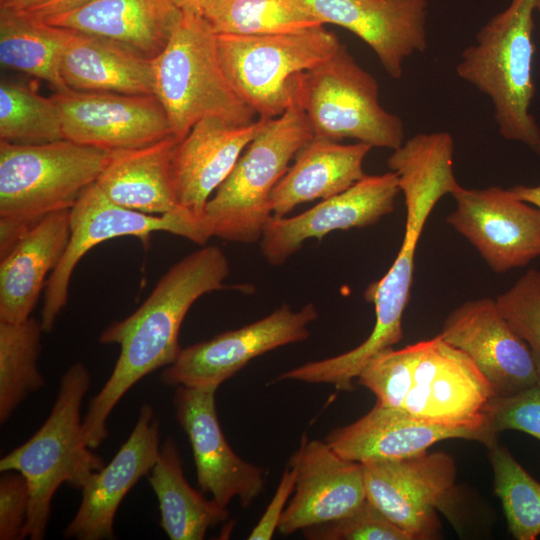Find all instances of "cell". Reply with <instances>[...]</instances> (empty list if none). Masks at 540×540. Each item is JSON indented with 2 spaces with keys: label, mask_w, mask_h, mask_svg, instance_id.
<instances>
[{
  "label": "cell",
  "mask_w": 540,
  "mask_h": 540,
  "mask_svg": "<svg viewBox=\"0 0 540 540\" xmlns=\"http://www.w3.org/2000/svg\"><path fill=\"white\" fill-rule=\"evenodd\" d=\"M229 272L224 251L217 245H203L173 264L133 313L101 332L100 343L118 344L120 354L82 422L83 438L91 449L107 438L108 417L127 391L177 359L186 314L201 296L224 288Z\"/></svg>",
  "instance_id": "6da1fadb"
},
{
  "label": "cell",
  "mask_w": 540,
  "mask_h": 540,
  "mask_svg": "<svg viewBox=\"0 0 540 540\" xmlns=\"http://www.w3.org/2000/svg\"><path fill=\"white\" fill-rule=\"evenodd\" d=\"M110 156L68 139L35 145L0 140V254L47 215L70 210Z\"/></svg>",
  "instance_id": "7a4b0ae2"
},
{
  "label": "cell",
  "mask_w": 540,
  "mask_h": 540,
  "mask_svg": "<svg viewBox=\"0 0 540 540\" xmlns=\"http://www.w3.org/2000/svg\"><path fill=\"white\" fill-rule=\"evenodd\" d=\"M536 0H511L481 27L456 65L457 75L491 101L499 134L540 156V125L531 113Z\"/></svg>",
  "instance_id": "3957f363"
},
{
  "label": "cell",
  "mask_w": 540,
  "mask_h": 540,
  "mask_svg": "<svg viewBox=\"0 0 540 540\" xmlns=\"http://www.w3.org/2000/svg\"><path fill=\"white\" fill-rule=\"evenodd\" d=\"M91 383L87 367L76 362L66 369L43 425L0 460V471H16L28 481L30 506L23 539L45 538L51 504L64 483L81 490L105 464L83 438L81 405Z\"/></svg>",
  "instance_id": "277c9868"
},
{
  "label": "cell",
  "mask_w": 540,
  "mask_h": 540,
  "mask_svg": "<svg viewBox=\"0 0 540 540\" xmlns=\"http://www.w3.org/2000/svg\"><path fill=\"white\" fill-rule=\"evenodd\" d=\"M153 95L181 140L209 117L244 125L256 113L235 92L223 70L217 34L199 14L182 12L162 52L152 59Z\"/></svg>",
  "instance_id": "5b68a950"
},
{
  "label": "cell",
  "mask_w": 540,
  "mask_h": 540,
  "mask_svg": "<svg viewBox=\"0 0 540 540\" xmlns=\"http://www.w3.org/2000/svg\"><path fill=\"white\" fill-rule=\"evenodd\" d=\"M312 137L296 104L267 119L205 206L202 220L209 236L239 243L259 241L273 217V190Z\"/></svg>",
  "instance_id": "8992f818"
},
{
  "label": "cell",
  "mask_w": 540,
  "mask_h": 540,
  "mask_svg": "<svg viewBox=\"0 0 540 540\" xmlns=\"http://www.w3.org/2000/svg\"><path fill=\"white\" fill-rule=\"evenodd\" d=\"M324 25L294 32L217 34L225 75L260 118H274L295 104L301 75L341 45Z\"/></svg>",
  "instance_id": "52a82bcc"
},
{
  "label": "cell",
  "mask_w": 540,
  "mask_h": 540,
  "mask_svg": "<svg viewBox=\"0 0 540 540\" xmlns=\"http://www.w3.org/2000/svg\"><path fill=\"white\" fill-rule=\"evenodd\" d=\"M295 104L314 137L339 142L349 138L391 150L404 142L401 118L380 104L377 80L343 44L301 75Z\"/></svg>",
  "instance_id": "ba28073f"
},
{
  "label": "cell",
  "mask_w": 540,
  "mask_h": 540,
  "mask_svg": "<svg viewBox=\"0 0 540 540\" xmlns=\"http://www.w3.org/2000/svg\"><path fill=\"white\" fill-rule=\"evenodd\" d=\"M414 344V358L401 409L422 421L468 430L487 447V411L496 397L475 362L440 334Z\"/></svg>",
  "instance_id": "9c48e42d"
},
{
  "label": "cell",
  "mask_w": 540,
  "mask_h": 540,
  "mask_svg": "<svg viewBox=\"0 0 540 540\" xmlns=\"http://www.w3.org/2000/svg\"><path fill=\"white\" fill-rule=\"evenodd\" d=\"M154 232H168L200 246L210 239L202 221L179 209L164 215H151L120 206L95 184L70 209V237L58 265L44 290L41 324L49 333L66 306L73 271L81 258L98 244L124 236L148 240Z\"/></svg>",
  "instance_id": "30bf717a"
},
{
  "label": "cell",
  "mask_w": 540,
  "mask_h": 540,
  "mask_svg": "<svg viewBox=\"0 0 540 540\" xmlns=\"http://www.w3.org/2000/svg\"><path fill=\"white\" fill-rule=\"evenodd\" d=\"M366 498L412 540L437 536V511L449 515L456 483L454 459L444 452L362 464Z\"/></svg>",
  "instance_id": "8fae6325"
},
{
  "label": "cell",
  "mask_w": 540,
  "mask_h": 540,
  "mask_svg": "<svg viewBox=\"0 0 540 540\" xmlns=\"http://www.w3.org/2000/svg\"><path fill=\"white\" fill-rule=\"evenodd\" d=\"M318 310L308 303L294 311L283 304L251 324L220 333L181 349L162 372L167 386H216L233 377L254 358L276 348L306 340Z\"/></svg>",
  "instance_id": "7c38bea8"
},
{
  "label": "cell",
  "mask_w": 540,
  "mask_h": 540,
  "mask_svg": "<svg viewBox=\"0 0 540 540\" xmlns=\"http://www.w3.org/2000/svg\"><path fill=\"white\" fill-rule=\"evenodd\" d=\"M451 196L446 222L464 236L495 273L526 266L540 256V209L499 186L465 188Z\"/></svg>",
  "instance_id": "4fadbf2b"
},
{
  "label": "cell",
  "mask_w": 540,
  "mask_h": 540,
  "mask_svg": "<svg viewBox=\"0 0 540 540\" xmlns=\"http://www.w3.org/2000/svg\"><path fill=\"white\" fill-rule=\"evenodd\" d=\"M65 139L117 151L172 136L167 114L154 95L115 92H54ZM174 136V135H173Z\"/></svg>",
  "instance_id": "5bb4252c"
},
{
  "label": "cell",
  "mask_w": 540,
  "mask_h": 540,
  "mask_svg": "<svg viewBox=\"0 0 540 540\" xmlns=\"http://www.w3.org/2000/svg\"><path fill=\"white\" fill-rule=\"evenodd\" d=\"M216 386H177L173 398L176 419L188 436L200 490L227 507L238 498L249 507L265 485V470L244 461L227 442L218 420Z\"/></svg>",
  "instance_id": "9a60e30c"
},
{
  "label": "cell",
  "mask_w": 540,
  "mask_h": 540,
  "mask_svg": "<svg viewBox=\"0 0 540 540\" xmlns=\"http://www.w3.org/2000/svg\"><path fill=\"white\" fill-rule=\"evenodd\" d=\"M394 171L365 175L347 190L322 200L292 217H272L259 239L263 257L271 265H282L308 239H321L336 230L364 228L394 211L400 193Z\"/></svg>",
  "instance_id": "2e32d148"
},
{
  "label": "cell",
  "mask_w": 540,
  "mask_h": 540,
  "mask_svg": "<svg viewBox=\"0 0 540 540\" xmlns=\"http://www.w3.org/2000/svg\"><path fill=\"white\" fill-rule=\"evenodd\" d=\"M439 334L475 362L496 397L537 385L530 350L501 314L496 300L485 297L461 304L447 316Z\"/></svg>",
  "instance_id": "e0dca14e"
},
{
  "label": "cell",
  "mask_w": 540,
  "mask_h": 540,
  "mask_svg": "<svg viewBox=\"0 0 540 540\" xmlns=\"http://www.w3.org/2000/svg\"><path fill=\"white\" fill-rule=\"evenodd\" d=\"M292 456L297 478L278 526L282 535L340 519L366 499L362 464L341 457L326 441L304 434Z\"/></svg>",
  "instance_id": "ac0fdd59"
},
{
  "label": "cell",
  "mask_w": 540,
  "mask_h": 540,
  "mask_svg": "<svg viewBox=\"0 0 540 540\" xmlns=\"http://www.w3.org/2000/svg\"><path fill=\"white\" fill-rule=\"evenodd\" d=\"M160 423L150 404L140 408L135 426L112 460L81 489L82 499L64 537L113 539L116 512L127 493L154 466L160 445Z\"/></svg>",
  "instance_id": "d6986e66"
},
{
  "label": "cell",
  "mask_w": 540,
  "mask_h": 540,
  "mask_svg": "<svg viewBox=\"0 0 540 540\" xmlns=\"http://www.w3.org/2000/svg\"><path fill=\"white\" fill-rule=\"evenodd\" d=\"M319 20L362 39L393 79L403 63L427 47V0H305Z\"/></svg>",
  "instance_id": "ffe728a7"
},
{
  "label": "cell",
  "mask_w": 540,
  "mask_h": 540,
  "mask_svg": "<svg viewBox=\"0 0 540 540\" xmlns=\"http://www.w3.org/2000/svg\"><path fill=\"white\" fill-rule=\"evenodd\" d=\"M267 119L259 117L237 125L216 117L204 118L178 141L172 170L181 209L203 222L208 200Z\"/></svg>",
  "instance_id": "44dd1931"
},
{
  "label": "cell",
  "mask_w": 540,
  "mask_h": 540,
  "mask_svg": "<svg viewBox=\"0 0 540 540\" xmlns=\"http://www.w3.org/2000/svg\"><path fill=\"white\" fill-rule=\"evenodd\" d=\"M181 17L182 11L172 0H87L40 20L111 40L154 59Z\"/></svg>",
  "instance_id": "7402d4cb"
},
{
  "label": "cell",
  "mask_w": 540,
  "mask_h": 540,
  "mask_svg": "<svg viewBox=\"0 0 540 540\" xmlns=\"http://www.w3.org/2000/svg\"><path fill=\"white\" fill-rule=\"evenodd\" d=\"M447 439L480 442L474 432L434 425L376 403L358 420L329 432L325 441L341 457L364 464L413 457Z\"/></svg>",
  "instance_id": "603a6c76"
},
{
  "label": "cell",
  "mask_w": 540,
  "mask_h": 540,
  "mask_svg": "<svg viewBox=\"0 0 540 540\" xmlns=\"http://www.w3.org/2000/svg\"><path fill=\"white\" fill-rule=\"evenodd\" d=\"M69 237L70 210L58 211L44 217L1 255L0 321L30 318Z\"/></svg>",
  "instance_id": "cb8c5ba5"
},
{
  "label": "cell",
  "mask_w": 540,
  "mask_h": 540,
  "mask_svg": "<svg viewBox=\"0 0 540 540\" xmlns=\"http://www.w3.org/2000/svg\"><path fill=\"white\" fill-rule=\"evenodd\" d=\"M59 28V69L67 88L153 95L152 59L111 40Z\"/></svg>",
  "instance_id": "d4e9b609"
},
{
  "label": "cell",
  "mask_w": 540,
  "mask_h": 540,
  "mask_svg": "<svg viewBox=\"0 0 540 540\" xmlns=\"http://www.w3.org/2000/svg\"><path fill=\"white\" fill-rule=\"evenodd\" d=\"M371 149L363 142L342 144L313 136L273 190V216L284 217L301 203L347 190L366 175L363 162Z\"/></svg>",
  "instance_id": "484cf974"
},
{
  "label": "cell",
  "mask_w": 540,
  "mask_h": 540,
  "mask_svg": "<svg viewBox=\"0 0 540 540\" xmlns=\"http://www.w3.org/2000/svg\"><path fill=\"white\" fill-rule=\"evenodd\" d=\"M178 141L172 135L142 147L111 151L96 185L114 203L142 213L164 215L181 209L172 170Z\"/></svg>",
  "instance_id": "4316f807"
},
{
  "label": "cell",
  "mask_w": 540,
  "mask_h": 540,
  "mask_svg": "<svg viewBox=\"0 0 540 540\" xmlns=\"http://www.w3.org/2000/svg\"><path fill=\"white\" fill-rule=\"evenodd\" d=\"M148 481L158 499L160 525L171 540H201L229 516L227 507L204 498L187 482L172 438L160 445Z\"/></svg>",
  "instance_id": "83f0119b"
},
{
  "label": "cell",
  "mask_w": 540,
  "mask_h": 540,
  "mask_svg": "<svg viewBox=\"0 0 540 540\" xmlns=\"http://www.w3.org/2000/svg\"><path fill=\"white\" fill-rule=\"evenodd\" d=\"M60 28L25 12L0 6V63L46 81L54 90H67L59 69Z\"/></svg>",
  "instance_id": "f1b7e54d"
},
{
  "label": "cell",
  "mask_w": 540,
  "mask_h": 540,
  "mask_svg": "<svg viewBox=\"0 0 540 540\" xmlns=\"http://www.w3.org/2000/svg\"><path fill=\"white\" fill-rule=\"evenodd\" d=\"M202 16L216 34H276L324 25L305 0H210Z\"/></svg>",
  "instance_id": "f546056e"
},
{
  "label": "cell",
  "mask_w": 540,
  "mask_h": 540,
  "mask_svg": "<svg viewBox=\"0 0 540 540\" xmlns=\"http://www.w3.org/2000/svg\"><path fill=\"white\" fill-rule=\"evenodd\" d=\"M41 321H0V423L4 424L22 401L45 385L38 368Z\"/></svg>",
  "instance_id": "4dcf8cb0"
},
{
  "label": "cell",
  "mask_w": 540,
  "mask_h": 540,
  "mask_svg": "<svg viewBox=\"0 0 540 540\" xmlns=\"http://www.w3.org/2000/svg\"><path fill=\"white\" fill-rule=\"evenodd\" d=\"M65 139L61 116L52 97L27 85L2 80L0 84V140L35 145Z\"/></svg>",
  "instance_id": "1f68e13d"
},
{
  "label": "cell",
  "mask_w": 540,
  "mask_h": 540,
  "mask_svg": "<svg viewBox=\"0 0 540 540\" xmlns=\"http://www.w3.org/2000/svg\"><path fill=\"white\" fill-rule=\"evenodd\" d=\"M489 449L494 492L500 499L509 532L517 540L540 536V482L497 442Z\"/></svg>",
  "instance_id": "d6a6232c"
},
{
  "label": "cell",
  "mask_w": 540,
  "mask_h": 540,
  "mask_svg": "<svg viewBox=\"0 0 540 540\" xmlns=\"http://www.w3.org/2000/svg\"><path fill=\"white\" fill-rule=\"evenodd\" d=\"M495 300L501 314L527 344L540 386V270L529 269Z\"/></svg>",
  "instance_id": "836d02e7"
},
{
  "label": "cell",
  "mask_w": 540,
  "mask_h": 540,
  "mask_svg": "<svg viewBox=\"0 0 540 540\" xmlns=\"http://www.w3.org/2000/svg\"><path fill=\"white\" fill-rule=\"evenodd\" d=\"M414 358V344L383 350L368 361L358 383L376 396V403L400 408L406 395Z\"/></svg>",
  "instance_id": "e575fe53"
},
{
  "label": "cell",
  "mask_w": 540,
  "mask_h": 540,
  "mask_svg": "<svg viewBox=\"0 0 540 540\" xmlns=\"http://www.w3.org/2000/svg\"><path fill=\"white\" fill-rule=\"evenodd\" d=\"M303 532L313 540H412L367 498L348 515Z\"/></svg>",
  "instance_id": "d590c367"
},
{
  "label": "cell",
  "mask_w": 540,
  "mask_h": 540,
  "mask_svg": "<svg viewBox=\"0 0 540 540\" xmlns=\"http://www.w3.org/2000/svg\"><path fill=\"white\" fill-rule=\"evenodd\" d=\"M486 430L494 441L507 430L520 431L540 441V386L495 397L488 407Z\"/></svg>",
  "instance_id": "8d00e7d4"
},
{
  "label": "cell",
  "mask_w": 540,
  "mask_h": 540,
  "mask_svg": "<svg viewBox=\"0 0 540 540\" xmlns=\"http://www.w3.org/2000/svg\"><path fill=\"white\" fill-rule=\"evenodd\" d=\"M30 506V488L19 472H2L0 478V539H23Z\"/></svg>",
  "instance_id": "74e56055"
},
{
  "label": "cell",
  "mask_w": 540,
  "mask_h": 540,
  "mask_svg": "<svg viewBox=\"0 0 540 540\" xmlns=\"http://www.w3.org/2000/svg\"><path fill=\"white\" fill-rule=\"evenodd\" d=\"M296 478L297 462L292 456L284 469L275 494L273 495L260 520L248 535L247 539H272L275 531L278 530V526L286 509L287 502L295 490Z\"/></svg>",
  "instance_id": "f35d334b"
},
{
  "label": "cell",
  "mask_w": 540,
  "mask_h": 540,
  "mask_svg": "<svg viewBox=\"0 0 540 540\" xmlns=\"http://www.w3.org/2000/svg\"><path fill=\"white\" fill-rule=\"evenodd\" d=\"M85 1L87 0H45L31 9L21 12H25L36 19H44L72 9Z\"/></svg>",
  "instance_id": "ab89813d"
},
{
  "label": "cell",
  "mask_w": 540,
  "mask_h": 540,
  "mask_svg": "<svg viewBox=\"0 0 540 540\" xmlns=\"http://www.w3.org/2000/svg\"><path fill=\"white\" fill-rule=\"evenodd\" d=\"M509 190L519 199L540 209V184L534 186L519 184Z\"/></svg>",
  "instance_id": "60d3db41"
},
{
  "label": "cell",
  "mask_w": 540,
  "mask_h": 540,
  "mask_svg": "<svg viewBox=\"0 0 540 540\" xmlns=\"http://www.w3.org/2000/svg\"><path fill=\"white\" fill-rule=\"evenodd\" d=\"M182 11L203 15V11L210 0H172Z\"/></svg>",
  "instance_id": "b9f144b4"
},
{
  "label": "cell",
  "mask_w": 540,
  "mask_h": 540,
  "mask_svg": "<svg viewBox=\"0 0 540 540\" xmlns=\"http://www.w3.org/2000/svg\"><path fill=\"white\" fill-rule=\"evenodd\" d=\"M45 0H7L1 3L0 6L15 10V11H27Z\"/></svg>",
  "instance_id": "7bdbcfd3"
},
{
  "label": "cell",
  "mask_w": 540,
  "mask_h": 540,
  "mask_svg": "<svg viewBox=\"0 0 540 540\" xmlns=\"http://www.w3.org/2000/svg\"><path fill=\"white\" fill-rule=\"evenodd\" d=\"M536 11L540 13V0H536Z\"/></svg>",
  "instance_id": "ee69618b"
},
{
  "label": "cell",
  "mask_w": 540,
  "mask_h": 540,
  "mask_svg": "<svg viewBox=\"0 0 540 540\" xmlns=\"http://www.w3.org/2000/svg\"><path fill=\"white\" fill-rule=\"evenodd\" d=\"M5 1H7V0H0V4H1V3H4Z\"/></svg>",
  "instance_id": "f6af8a7d"
}]
</instances>
